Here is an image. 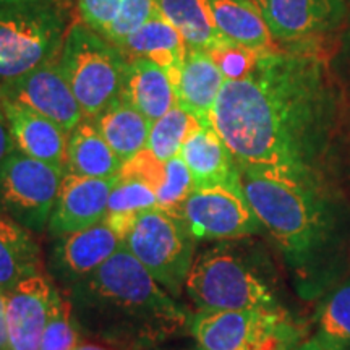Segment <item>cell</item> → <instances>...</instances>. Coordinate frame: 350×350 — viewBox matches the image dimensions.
Here are the masks:
<instances>
[{
  "mask_svg": "<svg viewBox=\"0 0 350 350\" xmlns=\"http://www.w3.org/2000/svg\"><path fill=\"white\" fill-rule=\"evenodd\" d=\"M342 106L323 57L281 47L262 54L250 75L226 80L209 120L239 169L323 183L319 164Z\"/></svg>",
  "mask_w": 350,
  "mask_h": 350,
  "instance_id": "1",
  "label": "cell"
},
{
  "mask_svg": "<svg viewBox=\"0 0 350 350\" xmlns=\"http://www.w3.org/2000/svg\"><path fill=\"white\" fill-rule=\"evenodd\" d=\"M75 301L83 325L107 342L126 347L164 342L188 321L185 312L125 247L78 281Z\"/></svg>",
  "mask_w": 350,
  "mask_h": 350,
  "instance_id": "2",
  "label": "cell"
},
{
  "mask_svg": "<svg viewBox=\"0 0 350 350\" xmlns=\"http://www.w3.org/2000/svg\"><path fill=\"white\" fill-rule=\"evenodd\" d=\"M239 172L252 209L288 261L295 266L310 262L327 242L332 227L323 183L248 169Z\"/></svg>",
  "mask_w": 350,
  "mask_h": 350,
  "instance_id": "3",
  "label": "cell"
},
{
  "mask_svg": "<svg viewBox=\"0 0 350 350\" xmlns=\"http://www.w3.org/2000/svg\"><path fill=\"white\" fill-rule=\"evenodd\" d=\"M68 10L67 0L0 5V86L59 59Z\"/></svg>",
  "mask_w": 350,
  "mask_h": 350,
  "instance_id": "4",
  "label": "cell"
},
{
  "mask_svg": "<svg viewBox=\"0 0 350 350\" xmlns=\"http://www.w3.org/2000/svg\"><path fill=\"white\" fill-rule=\"evenodd\" d=\"M59 64L85 119H94L120 96L126 55L86 25L68 26Z\"/></svg>",
  "mask_w": 350,
  "mask_h": 350,
  "instance_id": "5",
  "label": "cell"
},
{
  "mask_svg": "<svg viewBox=\"0 0 350 350\" xmlns=\"http://www.w3.org/2000/svg\"><path fill=\"white\" fill-rule=\"evenodd\" d=\"M185 287L200 312L278 308L268 284L237 252L227 247L200 253L191 262Z\"/></svg>",
  "mask_w": 350,
  "mask_h": 350,
  "instance_id": "6",
  "label": "cell"
},
{
  "mask_svg": "<svg viewBox=\"0 0 350 350\" xmlns=\"http://www.w3.org/2000/svg\"><path fill=\"white\" fill-rule=\"evenodd\" d=\"M195 242L180 217L154 208L138 214L124 247L169 294L178 295L193 262Z\"/></svg>",
  "mask_w": 350,
  "mask_h": 350,
  "instance_id": "7",
  "label": "cell"
},
{
  "mask_svg": "<svg viewBox=\"0 0 350 350\" xmlns=\"http://www.w3.org/2000/svg\"><path fill=\"white\" fill-rule=\"evenodd\" d=\"M65 170L15 150L0 169V211L31 232L49 224Z\"/></svg>",
  "mask_w": 350,
  "mask_h": 350,
  "instance_id": "8",
  "label": "cell"
},
{
  "mask_svg": "<svg viewBox=\"0 0 350 350\" xmlns=\"http://www.w3.org/2000/svg\"><path fill=\"white\" fill-rule=\"evenodd\" d=\"M178 217L196 240H232L261 229L240 180L195 188L182 204Z\"/></svg>",
  "mask_w": 350,
  "mask_h": 350,
  "instance_id": "9",
  "label": "cell"
},
{
  "mask_svg": "<svg viewBox=\"0 0 350 350\" xmlns=\"http://www.w3.org/2000/svg\"><path fill=\"white\" fill-rule=\"evenodd\" d=\"M200 350H265L282 325L278 310L201 312L191 319Z\"/></svg>",
  "mask_w": 350,
  "mask_h": 350,
  "instance_id": "10",
  "label": "cell"
},
{
  "mask_svg": "<svg viewBox=\"0 0 350 350\" xmlns=\"http://www.w3.org/2000/svg\"><path fill=\"white\" fill-rule=\"evenodd\" d=\"M0 96L41 113L70 135L85 119L59 59L0 86Z\"/></svg>",
  "mask_w": 350,
  "mask_h": 350,
  "instance_id": "11",
  "label": "cell"
},
{
  "mask_svg": "<svg viewBox=\"0 0 350 350\" xmlns=\"http://www.w3.org/2000/svg\"><path fill=\"white\" fill-rule=\"evenodd\" d=\"M274 41L300 44L334 31L347 16V0H253Z\"/></svg>",
  "mask_w": 350,
  "mask_h": 350,
  "instance_id": "12",
  "label": "cell"
},
{
  "mask_svg": "<svg viewBox=\"0 0 350 350\" xmlns=\"http://www.w3.org/2000/svg\"><path fill=\"white\" fill-rule=\"evenodd\" d=\"M117 182L119 175L111 178H93L65 172L47 224L52 234L64 237L104 221L109 196Z\"/></svg>",
  "mask_w": 350,
  "mask_h": 350,
  "instance_id": "13",
  "label": "cell"
},
{
  "mask_svg": "<svg viewBox=\"0 0 350 350\" xmlns=\"http://www.w3.org/2000/svg\"><path fill=\"white\" fill-rule=\"evenodd\" d=\"M55 294V287L42 274L31 275L7 292V329L12 350H39Z\"/></svg>",
  "mask_w": 350,
  "mask_h": 350,
  "instance_id": "14",
  "label": "cell"
},
{
  "mask_svg": "<svg viewBox=\"0 0 350 350\" xmlns=\"http://www.w3.org/2000/svg\"><path fill=\"white\" fill-rule=\"evenodd\" d=\"M3 113L16 150L65 170L68 133L62 126L31 109L0 96Z\"/></svg>",
  "mask_w": 350,
  "mask_h": 350,
  "instance_id": "15",
  "label": "cell"
},
{
  "mask_svg": "<svg viewBox=\"0 0 350 350\" xmlns=\"http://www.w3.org/2000/svg\"><path fill=\"white\" fill-rule=\"evenodd\" d=\"M180 157L193 177L195 188L240 180L239 165L211 122H201L191 131L183 143Z\"/></svg>",
  "mask_w": 350,
  "mask_h": 350,
  "instance_id": "16",
  "label": "cell"
},
{
  "mask_svg": "<svg viewBox=\"0 0 350 350\" xmlns=\"http://www.w3.org/2000/svg\"><path fill=\"white\" fill-rule=\"evenodd\" d=\"M120 98L151 124L178 106L177 93L167 73L144 57H126Z\"/></svg>",
  "mask_w": 350,
  "mask_h": 350,
  "instance_id": "17",
  "label": "cell"
},
{
  "mask_svg": "<svg viewBox=\"0 0 350 350\" xmlns=\"http://www.w3.org/2000/svg\"><path fill=\"white\" fill-rule=\"evenodd\" d=\"M120 49L126 57H144L159 65L175 88L180 78L188 46L182 34L157 8L142 28L125 39Z\"/></svg>",
  "mask_w": 350,
  "mask_h": 350,
  "instance_id": "18",
  "label": "cell"
},
{
  "mask_svg": "<svg viewBox=\"0 0 350 350\" xmlns=\"http://www.w3.org/2000/svg\"><path fill=\"white\" fill-rule=\"evenodd\" d=\"M226 77L206 51L188 49L175 93L177 104L200 122H211V112Z\"/></svg>",
  "mask_w": 350,
  "mask_h": 350,
  "instance_id": "19",
  "label": "cell"
},
{
  "mask_svg": "<svg viewBox=\"0 0 350 350\" xmlns=\"http://www.w3.org/2000/svg\"><path fill=\"white\" fill-rule=\"evenodd\" d=\"M124 247V237L106 221L64 235L57 247V260L78 279L86 278Z\"/></svg>",
  "mask_w": 350,
  "mask_h": 350,
  "instance_id": "20",
  "label": "cell"
},
{
  "mask_svg": "<svg viewBox=\"0 0 350 350\" xmlns=\"http://www.w3.org/2000/svg\"><path fill=\"white\" fill-rule=\"evenodd\" d=\"M41 269V250L31 230L0 211V291L7 294Z\"/></svg>",
  "mask_w": 350,
  "mask_h": 350,
  "instance_id": "21",
  "label": "cell"
},
{
  "mask_svg": "<svg viewBox=\"0 0 350 350\" xmlns=\"http://www.w3.org/2000/svg\"><path fill=\"white\" fill-rule=\"evenodd\" d=\"M208 3L226 39L260 52L281 49L253 0H208Z\"/></svg>",
  "mask_w": 350,
  "mask_h": 350,
  "instance_id": "22",
  "label": "cell"
},
{
  "mask_svg": "<svg viewBox=\"0 0 350 350\" xmlns=\"http://www.w3.org/2000/svg\"><path fill=\"white\" fill-rule=\"evenodd\" d=\"M122 165V159L109 146L91 119H83L68 135L65 172L81 177L111 178L120 174Z\"/></svg>",
  "mask_w": 350,
  "mask_h": 350,
  "instance_id": "23",
  "label": "cell"
},
{
  "mask_svg": "<svg viewBox=\"0 0 350 350\" xmlns=\"http://www.w3.org/2000/svg\"><path fill=\"white\" fill-rule=\"evenodd\" d=\"M91 120L122 163L146 150L152 124L120 96Z\"/></svg>",
  "mask_w": 350,
  "mask_h": 350,
  "instance_id": "24",
  "label": "cell"
},
{
  "mask_svg": "<svg viewBox=\"0 0 350 350\" xmlns=\"http://www.w3.org/2000/svg\"><path fill=\"white\" fill-rule=\"evenodd\" d=\"M157 7L185 39L188 49L206 51L227 39L217 29L208 0H156Z\"/></svg>",
  "mask_w": 350,
  "mask_h": 350,
  "instance_id": "25",
  "label": "cell"
},
{
  "mask_svg": "<svg viewBox=\"0 0 350 350\" xmlns=\"http://www.w3.org/2000/svg\"><path fill=\"white\" fill-rule=\"evenodd\" d=\"M154 208H157V196L148 183L137 178L119 177V182L109 196L104 221L125 239L138 214Z\"/></svg>",
  "mask_w": 350,
  "mask_h": 350,
  "instance_id": "26",
  "label": "cell"
},
{
  "mask_svg": "<svg viewBox=\"0 0 350 350\" xmlns=\"http://www.w3.org/2000/svg\"><path fill=\"white\" fill-rule=\"evenodd\" d=\"M314 340L325 350H350V282L319 305Z\"/></svg>",
  "mask_w": 350,
  "mask_h": 350,
  "instance_id": "27",
  "label": "cell"
},
{
  "mask_svg": "<svg viewBox=\"0 0 350 350\" xmlns=\"http://www.w3.org/2000/svg\"><path fill=\"white\" fill-rule=\"evenodd\" d=\"M200 124L196 117L175 106L161 119L152 122L146 150L164 163L174 159L180 156L183 143Z\"/></svg>",
  "mask_w": 350,
  "mask_h": 350,
  "instance_id": "28",
  "label": "cell"
},
{
  "mask_svg": "<svg viewBox=\"0 0 350 350\" xmlns=\"http://www.w3.org/2000/svg\"><path fill=\"white\" fill-rule=\"evenodd\" d=\"M195 190V182L180 156L165 161V177L156 190L157 208L178 217L182 204Z\"/></svg>",
  "mask_w": 350,
  "mask_h": 350,
  "instance_id": "29",
  "label": "cell"
},
{
  "mask_svg": "<svg viewBox=\"0 0 350 350\" xmlns=\"http://www.w3.org/2000/svg\"><path fill=\"white\" fill-rule=\"evenodd\" d=\"M77 345L78 331L73 323L72 304L57 292L39 350H73Z\"/></svg>",
  "mask_w": 350,
  "mask_h": 350,
  "instance_id": "30",
  "label": "cell"
},
{
  "mask_svg": "<svg viewBox=\"0 0 350 350\" xmlns=\"http://www.w3.org/2000/svg\"><path fill=\"white\" fill-rule=\"evenodd\" d=\"M217 65L226 80H242L247 75H250L252 70L256 67L258 60L261 59L262 54L250 47H245L242 44L232 42L227 39L222 44L214 47L208 52Z\"/></svg>",
  "mask_w": 350,
  "mask_h": 350,
  "instance_id": "31",
  "label": "cell"
},
{
  "mask_svg": "<svg viewBox=\"0 0 350 350\" xmlns=\"http://www.w3.org/2000/svg\"><path fill=\"white\" fill-rule=\"evenodd\" d=\"M156 0H120L119 12L106 39L120 47L125 39L146 23L157 10Z\"/></svg>",
  "mask_w": 350,
  "mask_h": 350,
  "instance_id": "32",
  "label": "cell"
},
{
  "mask_svg": "<svg viewBox=\"0 0 350 350\" xmlns=\"http://www.w3.org/2000/svg\"><path fill=\"white\" fill-rule=\"evenodd\" d=\"M119 177L137 178V180L148 183L156 191L165 177V163L157 159L150 150H143L131 159L125 161Z\"/></svg>",
  "mask_w": 350,
  "mask_h": 350,
  "instance_id": "33",
  "label": "cell"
},
{
  "mask_svg": "<svg viewBox=\"0 0 350 350\" xmlns=\"http://www.w3.org/2000/svg\"><path fill=\"white\" fill-rule=\"evenodd\" d=\"M119 7L120 0H78L77 2V10L81 23L103 38L107 36Z\"/></svg>",
  "mask_w": 350,
  "mask_h": 350,
  "instance_id": "34",
  "label": "cell"
},
{
  "mask_svg": "<svg viewBox=\"0 0 350 350\" xmlns=\"http://www.w3.org/2000/svg\"><path fill=\"white\" fill-rule=\"evenodd\" d=\"M16 150L15 143H13L10 129H8L5 113H3L2 104H0V169L3 167L5 161L10 157L13 151Z\"/></svg>",
  "mask_w": 350,
  "mask_h": 350,
  "instance_id": "35",
  "label": "cell"
},
{
  "mask_svg": "<svg viewBox=\"0 0 350 350\" xmlns=\"http://www.w3.org/2000/svg\"><path fill=\"white\" fill-rule=\"evenodd\" d=\"M10 347L8 344V329H7V306H5V292L0 291V350Z\"/></svg>",
  "mask_w": 350,
  "mask_h": 350,
  "instance_id": "36",
  "label": "cell"
},
{
  "mask_svg": "<svg viewBox=\"0 0 350 350\" xmlns=\"http://www.w3.org/2000/svg\"><path fill=\"white\" fill-rule=\"evenodd\" d=\"M36 2H55V0H0V5H13V3H36Z\"/></svg>",
  "mask_w": 350,
  "mask_h": 350,
  "instance_id": "37",
  "label": "cell"
},
{
  "mask_svg": "<svg viewBox=\"0 0 350 350\" xmlns=\"http://www.w3.org/2000/svg\"><path fill=\"white\" fill-rule=\"evenodd\" d=\"M297 350H325L321 347V345H319L317 340L314 339H312V340H308V342H305V344H301L299 349Z\"/></svg>",
  "mask_w": 350,
  "mask_h": 350,
  "instance_id": "38",
  "label": "cell"
},
{
  "mask_svg": "<svg viewBox=\"0 0 350 350\" xmlns=\"http://www.w3.org/2000/svg\"><path fill=\"white\" fill-rule=\"evenodd\" d=\"M73 350H107V349L100 347V345H96V344H81V345H77Z\"/></svg>",
  "mask_w": 350,
  "mask_h": 350,
  "instance_id": "39",
  "label": "cell"
},
{
  "mask_svg": "<svg viewBox=\"0 0 350 350\" xmlns=\"http://www.w3.org/2000/svg\"><path fill=\"white\" fill-rule=\"evenodd\" d=\"M5 350H12V349H10V347H8V349H5Z\"/></svg>",
  "mask_w": 350,
  "mask_h": 350,
  "instance_id": "40",
  "label": "cell"
}]
</instances>
